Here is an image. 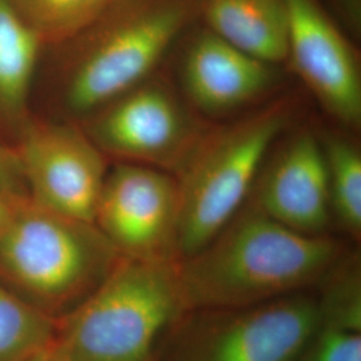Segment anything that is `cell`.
<instances>
[{
  "mask_svg": "<svg viewBox=\"0 0 361 361\" xmlns=\"http://www.w3.org/2000/svg\"><path fill=\"white\" fill-rule=\"evenodd\" d=\"M344 247L335 238L297 232L249 200L214 238L177 261L188 310L252 307L316 285Z\"/></svg>",
  "mask_w": 361,
  "mask_h": 361,
  "instance_id": "obj_1",
  "label": "cell"
},
{
  "mask_svg": "<svg viewBox=\"0 0 361 361\" xmlns=\"http://www.w3.org/2000/svg\"><path fill=\"white\" fill-rule=\"evenodd\" d=\"M177 261L121 255L55 337L62 360H165L169 341L189 312Z\"/></svg>",
  "mask_w": 361,
  "mask_h": 361,
  "instance_id": "obj_2",
  "label": "cell"
},
{
  "mask_svg": "<svg viewBox=\"0 0 361 361\" xmlns=\"http://www.w3.org/2000/svg\"><path fill=\"white\" fill-rule=\"evenodd\" d=\"M289 116V106L280 101L204 133L176 173L178 259L210 243L245 204Z\"/></svg>",
  "mask_w": 361,
  "mask_h": 361,
  "instance_id": "obj_3",
  "label": "cell"
},
{
  "mask_svg": "<svg viewBox=\"0 0 361 361\" xmlns=\"http://www.w3.org/2000/svg\"><path fill=\"white\" fill-rule=\"evenodd\" d=\"M202 0H114L89 27L90 44L68 79L66 102L77 114L102 109L150 79Z\"/></svg>",
  "mask_w": 361,
  "mask_h": 361,
  "instance_id": "obj_4",
  "label": "cell"
},
{
  "mask_svg": "<svg viewBox=\"0 0 361 361\" xmlns=\"http://www.w3.org/2000/svg\"><path fill=\"white\" fill-rule=\"evenodd\" d=\"M121 253L95 224L35 207L13 213L0 231V265L54 307L80 304L104 281Z\"/></svg>",
  "mask_w": 361,
  "mask_h": 361,
  "instance_id": "obj_5",
  "label": "cell"
},
{
  "mask_svg": "<svg viewBox=\"0 0 361 361\" xmlns=\"http://www.w3.org/2000/svg\"><path fill=\"white\" fill-rule=\"evenodd\" d=\"M319 323L307 290L244 308L190 310L164 361H298Z\"/></svg>",
  "mask_w": 361,
  "mask_h": 361,
  "instance_id": "obj_6",
  "label": "cell"
},
{
  "mask_svg": "<svg viewBox=\"0 0 361 361\" xmlns=\"http://www.w3.org/2000/svg\"><path fill=\"white\" fill-rule=\"evenodd\" d=\"M102 109L92 129V141L99 149L171 174L205 133L180 98L153 79Z\"/></svg>",
  "mask_w": 361,
  "mask_h": 361,
  "instance_id": "obj_7",
  "label": "cell"
},
{
  "mask_svg": "<svg viewBox=\"0 0 361 361\" xmlns=\"http://www.w3.org/2000/svg\"><path fill=\"white\" fill-rule=\"evenodd\" d=\"M94 224L122 256L178 259V183L174 174L142 164L106 174Z\"/></svg>",
  "mask_w": 361,
  "mask_h": 361,
  "instance_id": "obj_8",
  "label": "cell"
},
{
  "mask_svg": "<svg viewBox=\"0 0 361 361\" xmlns=\"http://www.w3.org/2000/svg\"><path fill=\"white\" fill-rule=\"evenodd\" d=\"M19 165L38 207L94 224L107 173L101 149L87 135L62 125L35 128L22 145Z\"/></svg>",
  "mask_w": 361,
  "mask_h": 361,
  "instance_id": "obj_9",
  "label": "cell"
},
{
  "mask_svg": "<svg viewBox=\"0 0 361 361\" xmlns=\"http://www.w3.org/2000/svg\"><path fill=\"white\" fill-rule=\"evenodd\" d=\"M288 58L324 109L344 125L361 122L356 52L319 0H286Z\"/></svg>",
  "mask_w": 361,
  "mask_h": 361,
  "instance_id": "obj_10",
  "label": "cell"
},
{
  "mask_svg": "<svg viewBox=\"0 0 361 361\" xmlns=\"http://www.w3.org/2000/svg\"><path fill=\"white\" fill-rule=\"evenodd\" d=\"M250 202L297 232L322 235L332 219L323 143L301 131L274 153L253 185Z\"/></svg>",
  "mask_w": 361,
  "mask_h": 361,
  "instance_id": "obj_11",
  "label": "cell"
},
{
  "mask_svg": "<svg viewBox=\"0 0 361 361\" xmlns=\"http://www.w3.org/2000/svg\"><path fill=\"white\" fill-rule=\"evenodd\" d=\"M276 79L274 66L235 49L207 28L192 40L182 66L189 99L207 114L245 107L271 90Z\"/></svg>",
  "mask_w": 361,
  "mask_h": 361,
  "instance_id": "obj_12",
  "label": "cell"
},
{
  "mask_svg": "<svg viewBox=\"0 0 361 361\" xmlns=\"http://www.w3.org/2000/svg\"><path fill=\"white\" fill-rule=\"evenodd\" d=\"M207 30L235 49L269 65L288 58L286 0H202Z\"/></svg>",
  "mask_w": 361,
  "mask_h": 361,
  "instance_id": "obj_13",
  "label": "cell"
},
{
  "mask_svg": "<svg viewBox=\"0 0 361 361\" xmlns=\"http://www.w3.org/2000/svg\"><path fill=\"white\" fill-rule=\"evenodd\" d=\"M42 40L13 10L0 0V102L19 109L26 101Z\"/></svg>",
  "mask_w": 361,
  "mask_h": 361,
  "instance_id": "obj_14",
  "label": "cell"
},
{
  "mask_svg": "<svg viewBox=\"0 0 361 361\" xmlns=\"http://www.w3.org/2000/svg\"><path fill=\"white\" fill-rule=\"evenodd\" d=\"M42 43L80 37L106 11L110 0H8Z\"/></svg>",
  "mask_w": 361,
  "mask_h": 361,
  "instance_id": "obj_15",
  "label": "cell"
},
{
  "mask_svg": "<svg viewBox=\"0 0 361 361\" xmlns=\"http://www.w3.org/2000/svg\"><path fill=\"white\" fill-rule=\"evenodd\" d=\"M55 337L51 319L0 285V361H26Z\"/></svg>",
  "mask_w": 361,
  "mask_h": 361,
  "instance_id": "obj_16",
  "label": "cell"
},
{
  "mask_svg": "<svg viewBox=\"0 0 361 361\" xmlns=\"http://www.w3.org/2000/svg\"><path fill=\"white\" fill-rule=\"evenodd\" d=\"M328 169L331 213L353 238L361 233V155L344 138L323 143Z\"/></svg>",
  "mask_w": 361,
  "mask_h": 361,
  "instance_id": "obj_17",
  "label": "cell"
},
{
  "mask_svg": "<svg viewBox=\"0 0 361 361\" xmlns=\"http://www.w3.org/2000/svg\"><path fill=\"white\" fill-rule=\"evenodd\" d=\"M320 324L361 332V271L359 256L345 253L319 280ZM316 284V285H317Z\"/></svg>",
  "mask_w": 361,
  "mask_h": 361,
  "instance_id": "obj_18",
  "label": "cell"
},
{
  "mask_svg": "<svg viewBox=\"0 0 361 361\" xmlns=\"http://www.w3.org/2000/svg\"><path fill=\"white\" fill-rule=\"evenodd\" d=\"M298 361H361V332L319 323Z\"/></svg>",
  "mask_w": 361,
  "mask_h": 361,
  "instance_id": "obj_19",
  "label": "cell"
},
{
  "mask_svg": "<svg viewBox=\"0 0 361 361\" xmlns=\"http://www.w3.org/2000/svg\"><path fill=\"white\" fill-rule=\"evenodd\" d=\"M19 161L15 159V157L8 154L6 150L0 147V189L1 190H10L13 189L16 176L19 171Z\"/></svg>",
  "mask_w": 361,
  "mask_h": 361,
  "instance_id": "obj_20",
  "label": "cell"
},
{
  "mask_svg": "<svg viewBox=\"0 0 361 361\" xmlns=\"http://www.w3.org/2000/svg\"><path fill=\"white\" fill-rule=\"evenodd\" d=\"M26 361H63L61 355L58 353V350L55 348V341L51 345H49L47 348L39 350L38 353H35L34 356H31Z\"/></svg>",
  "mask_w": 361,
  "mask_h": 361,
  "instance_id": "obj_21",
  "label": "cell"
},
{
  "mask_svg": "<svg viewBox=\"0 0 361 361\" xmlns=\"http://www.w3.org/2000/svg\"><path fill=\"white\" fill-rule=\"evenodd\" d=\"M11 217V210L6 205V202L0 198V231L4 228L7 221Z\"/></svg>",
  "mask_w": 361,
  "mask_h": 361,
  "instance_id": "obj_22",
  "label": "cell"
},
{
  "mask_svg": "<svg viewBox=\"0 0 361 361\" xmlns=\"http://www.w3.org/2000/svg\"><path fill=\"white\" fill-rule=\"evenodd\" d=\"M110 1H114V0H110Z\"/></svg>",
  "mask_w": 361,
  "mask_h": 361,
  "instance_id": "obj_23",
  "label": "cell"
}]
</instances>
